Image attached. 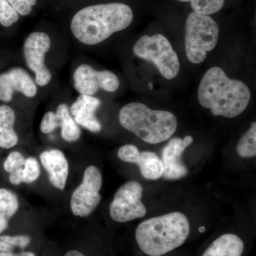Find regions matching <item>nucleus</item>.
<instances>
[{
    "label": "nucleus",
    "mask_w": 256,
    "mask_h": 256,
    "mask_svg": "<svg viewBox=\"0 0 256 256\" xmlns=\"http://www.w3.org/2000/svg\"><path fill=\"white\" fill-rule=\"evenodd\" d=\"M121 126L149 144L170 139L178 128L176 116L165 110H156L141 104L131 102L120 111Z\"/></svg>",
    "instance_id": "4"
},
{
    "label": "nucleus",
    "mask_w": 256,
    "mask_h": 256,
    "mask_svg": "<svg viewBox=\"0 0 256 256\" xmlns=\"http://www.w3.org/2000/svg\"><path fill=\"white\" fill-rule=\"evenodd\" d=\"M44 168L48 174L50 184L58 190H64L69 173L68 162L62 151L50 150L40 154Z\"/></svg>",
    "instance_id": "14"
},
{
    "label": "nucleus",
    "mask_w": 256,
    "mask_h": 256,
    "mask_svg": "<svg viewBox=\"0 0 256 256\" xmlns=\"http://www.w3.org/2000/svg\"><path fill=\"white\" fill-rule=\"evenodd\" d=\"M191 6L194 12L208 15L220 11L224 5V0H191Z\"/></svg>",
    "instance_id": "22"
},
{
    "label": "nucleus",
    "mask_w": 256,
    "mask_h": 256,
    "mask_svg": "<svg viewBox=\"0 0 256 256\" xmlns=\"http://www.w3.org/2000/svg\"><path fill=\"white\" fill-rule=\"evenodd\" d=\"M41 169L38 161L34 158H28L25 160L23 170V183L34 182L40 178Z\"/></svg>",
    "instance_id": "24"
},
{
    "label": "nucleus",
    "mask_w": 256,
    "mask_h": 256,
    "mask_svg": "<svg viewBox=\"0 0 256 256\" xmlns=\"http://www.w3.org/2000/svg\"><path fill=\"white\" fill-rule=\"evenodd\" d=\"M102 183L98 168L94 165L88 166L82 184L74 190L70 198V210L74 216L86 217L92 214L100 203Z\"/></svg>",
    "instance_id": "8"
},
{
    "label": "nucleus",
    "mask_w": 256,
    "mask_h": 256,
    "mask_svg": "<svg viewBox=\"0 0 256 256\" xmlns=\"http://www.w3.org/2000/svg\"><path fill=\"white\" fill-rule=\"evenodd\" d=\"M133 20L131 8L122 3L92 5L78 11L72 20L74 36L86 45H96L126 30Z\"/></svg>",
    "instance_id": "2"
},
{
    "label": "nucleus",
    "mask_w": 256,
    "mask_h": 256,
    "mask_svg": "<svg viewBox=\"0 0 256 256\" xmlns=\"http://www.w3.org/2000/svg\"><path fill=\"white\" fill-rule=\"evenodd\" d=\"M237 152L242 158H254L256 156V124L252 122L250 129L240 138L237 144Z\"/></svg>",
    "instance_id": "21"
},
{
    "label": "nucleus",
    "mask_w": 256,
    "mask_h": 256,
    "mask_svg": "<svg viewBox=\"0 0 256 256\" xmlns=\"http://www.w3.org/2000/svg\"><path fill=\"white\" fill-rule=\"evenodd\" d=\"M58 120V126L62 128V137L67 142H75L80 137L82 132L78 124L69 114L66 104H62L57 108L55 112Z\"/></svg>",
    "instance_id": "18"
},
{
    "label": "nucleus",
    "mask_w": 256,
    "mask_h": 256,
    "mask_svg": "<svg viewBox=\"0 0 256 256\" xmlns=\"http://www.w3.org/2000/svg\"><path fill=\"white\" fill-rule=\"evenodd\" d=\"M178 1L184 2H190L191 0H178Z\"/></svg>",
    "instance_id": "32"
},
{
    "label": "nucleus",
    "mask_w": 256,
    "mask_h": 256,
    "mask_svg": "<svg viewBox=\"0 0 256 256\" xmlns=\"http://www.w3.org/2000/svg\"><path fill=\"white\" fill-rule=\"evenodd\" d=\"M18 20V12L6 0H0V24L5 28H9Z\"/></svg>",
    "instance_id": "25"
},
{
    "label": "nucleus",
    "mask_w": 256,
    "mask_h": 256,
    "mask_svg": "<svg viewBox=\"0 0 256 256\" xmlns=\"http://www.w3.org/2000/svg\"><path fill=\"white\" fill-rule=\"evenodd\" d=\"M192 142L193 138L192 136H186L184 139L174 138L163 148L162 151V162L164 166L163 178L178 180L188 175V169L182 161V156Z\"/></svg>",
    "instance_id": "11"
},
{
    "label": "nucleus",
    "mask_w": 256,
    "mask_h": 256,
    "mask_svg": "<svg viewBox=\"0 0 256 256\" xmlns=\"http://www.w3.org/2000/svg\"><path fill=\"white\" fill-rule=\"evenodd\" d=\"M25 158L22 154L14 151L10 153L4 163V169L10 173V182L12 184L18 186L23 183V170Z\"/></svg>",
    "instance_id": "20"
},
{
    "label": "nucleus",
    "mask_w": 256,
    "mask_h": 256,
    "mask_svg": "<svg viewBox=\"0 0 256 256\" xmlns=\"http://www.w3.org/2000/svg\"><path fill=\"white\" fill-rule=\"evenodd\" d=\"M15 92H22L28 98L34 97L37 94L36 84L21 68L0 74V100L10 102Z\"/></svg>",
    "instance_id": "13"
},
{
    "label": "nucleus",
    "mask_w": 256,
    "mask_h": 256,
    "mask_svg": "<svg viewBox=\"0 0 256 256\" xmlns=\"http://www.w3.org/2000/svg\"><path fill=\"white\" fill-rule=\"evenodd\" d=\"M190 234L188 217L175 212L140 224L136 230V238L146 255L162 256L182 246Z\"/></svg>",
    "instance_id": "3"
},
{
    "label": "nucleus",
    "mask_w": 256,
    "mask_h": 256,
    "mask_svg": "<svg viewBox=\"0 0 256 256\" xmlns=\"http://www.w3.org/2000/svg\"><path fill=\"white\" fill-rule=\"evenodd\" d=\"M18 207V197L14 192L0 188V234L8 228L10 220L16 213Z\"/></svg>",
    "instance_id": "19"
},
{
    "label": "nucleus",
    "mask_w": 256,
    "mask_h": 256,
    "mask_svg": "<svg viewBox=\"0 0 256 256\" xmlns=\"http://www.w3.org/2000/svg\"><path fill=\"white\" fill-rule=\"evenodd\" d=\"M244 250V242L240 237L226 234L216 239L202 256H242Z\"/></svg>",
    "instance_id": "16"
},
{
    "label": "nucleus",
    "mask_w": 256,
    "mask_h": 256,
    "mask_svg": "<svg viewBox=\"0 0 256 256\" xmlns=\"http://www.w3.org/2000/svg\"><path fill=\"white\" fill-rule=\"evenodd\" d=\"M18 14L26 16L31 13L32 6L36 4V0H6Z\"/></svg>",
    "instance_id": "26"
},
{
    "label": "nucleus",
    "mask_w": 256,
    "mask_h": 256,
    "mask_svg": "<svg viewBox=\"0 0 256 256\" xmlns=\"http://www.w3.org/2000/svg\"><path fill=\"white\" fill-rule=\"evenodd\" d=\"M252 94L245 82L228 78L223 69L214 66L204 75L198 89L200 105L216 116L233 118L242 114Z\"/></svg>",
    "instance_id": "1"
},
{
    "label": "nucleus",
    "mask_w": 256,
    "mask_h": 256,
    "mask_svg": "<svg viewBox=\"0 0 256 256\" xmlns=\"http://www.w3.org/2000/svg\"><path fill=\"white\" fill-rule=\"evenodd\" d=\"M100 105V100L94 96L80 95L70 108L74 120L79 126L92 132L101 130L100 122L96 117V111Z\"/></svg>",
    "instance_id": "15"
},
{
    "label": "nucleus",
    "mask_w": 256,
    "mask_h": 256,
    "mask_svg": "<svg viewBox=\"0 0 256 256\" xmlns=\"http://www.w3.org/2000/svg\"><path fill=\"white\" fill-rule=\"evenodd\" d=\"M31 242L28 236H0V252H12L14 248H24Z\"/></svg>",
    "instance_id": "23"
},
{
    "label": "nucleus",
    "mask_w": 256,
    "mask_h": 256,
    "mask_svg": "<svg viewBox=\"0 0 256 256\" xmlns=\"http://www.w3.org/2000/svg\"><path fill=\"white\" fill-rule=\"evenodd\" d=\"M198 232H201V233H203V232H205V227L201 226L198 228Z\"/></svg>",
    "instance_id": "31"
},
{
    "label": "nucleus",
    "mask_w": 256,
    "mask_h": 256,
    "mask_svg": "<svg viewBox=\"0 0 256 256\" xmlns=\"http://www.w3.org/2000/svg\"><path fill=\"white\" fill-rule=\"evenodd\" d=\"M118 156L124 162L137 164L143 178L149 180H156L162 176L164 166L162 162L152 152H140L133 144L121 146L118 152Z\"/></svg>",
    "instance_id": "12"
},
{
    "label": "nucleus",
    "mask_w": 256,
    "mask_h": 256,
    "mask_svg": "<svg viewBox=\"0 0 256 256\" xmlns=\"http://www.w3.org/2000/svg\"><path fill=\"white\" fill-rule=\"evenodd\" d=\"M64 256H86L84 254H82V252H78V250H70V252H67Z\"/></svg>",
    "instance_id": "28"
},
{
    "label": "nucleus",
    "mask_w": 256,
    "mask_h": 256,
    "mask_svg": "<svg viewBox=\"0 0 256 256\" xmlns=\"http://www.w3.org/2000/svg\"><path fill=\"white\" fill-rule=\"evenodd\" d=\"M20 256H36L33 252H22Z\"/></svg>",
    "instance_id": "30"
},
{
    "label": "nucleus",
    "mask_w": 256,
    "mask_h": 256,
    "mask_svg": "<svg viewBox=\"0 0 256 256\" xmlns=\"http://www.w3.org/2000/svg\"><path fill=\"white\" fill-rule=\"evenodd\" d=\"M0 256H20L14 254V252H0Z\"/></svg>",
    "instance_id": "29"
},
{
    "label": "nucleus",
    "mask_w": 256,
    "mask_h": 256,
    "mask_svg": "<svg viewBox=\"0 0 256 256\" xmlns=\"http://www.w3.org/2000/svg\"><path fill=\"white\" fill-rule=\"evenodd\" d=\"M220 28L208 15L192 12L185 24L184 47L186 56L192 64H198L206 60L207 52L216 46Z\"/></svg>",
    "instance_id": "5"
},
{
    "label": "nucleus",
    "mask_w": 256,
    "mask_h": 256,
    "mask_svg": "<svg viewBox=\"0 0 256 256\" xmlns=\"http://www.w3.org/2000/svg\"><path fill=\"white\" fill-rule=\"evenodd\" d=\"M50 46V37L44 32L32 33L24 44L26 65L36 75V82L40 86L47 85L52 78V74L44 63L45 55Z\"/></svg>",
    "instance_id": "9"
},
{
    "label": "nucleus",
    "mask_w": 256,
    "mask_h": 256,
    "mask_svg": "<svg viewBox=\"0 0 256 256\" xmlns=\"http://www.w3.org/2000/svg\"><path fill=\"white\" fill-rule=\"evenodd\" d=\"M58 127V122L55 112L52 111L46 112L44 116L40 126L42 132L44 134H48L54 131Z\"/></svg>",
    "instance_id": "27"
},
{
    "label": "nucleus",
    "mask_w": 256,
    "mask_h": 256,
    "mask_svg": "<svg viewBox=\"0 0 256 256\" xmlns=\"http://www.w3.org/2000/svg\"><path fill=\"white\" fill-rule=\"evenodd\" d=\"M133 52L139 58L152 62L164 78L172 80L178 76L180 70L178 56L163 35L141 37L134 44Z\"/></svg>",
    "instance_id": "6"
},
{
    "label": "nucleus",
    "mask_w": 256,
    "mask_h": 256,
    "mask_svg": "<svg viewBox=\"0 0 256 256\" xmlns=\"http://www.w3.org/2000/svg\"><path fill=\"white\" fill-rule=\"evenodd\" d=\"M74 86L80 95L94 96L99 89L114 92L119 88L117 76L110 70H96L88 64H82L74 75Z\"/></svg>",
    "instance_id": "10"
},
{
    "label": "nucleus",
    "mask_w": 256,
    "mask_h": 256,
    "mask_svg": "<svg viewBox=\"0 0 256 256\" xmlns=\"http://www.w3.org/2000/svg\"><path fill=\"white\" fill-rule=\"evenodd\" d=\"M142 185L138 182L129 181L121 186L114 194L110 205V215L114 222L126 223L143 218L146 207L141 201Z\"/></svg>",
    "instance_id": "7"
},
{
    "label": "nucleus",
    "mask_w": 256,
    "mask_h": 256,
    "mask_svg": "<svg viewBox=\"0 0 256 256\" xmlns=\"http://www.w3.org/2000/svg\"><path fill=\"white\" fill-rule=\"evenodd\" d=\"M15 119L14 110L10 106H0V148L10 149L18 144V136L14 128Z\"/></svg>",
    "instance_id": "17"
}]
</instances>
